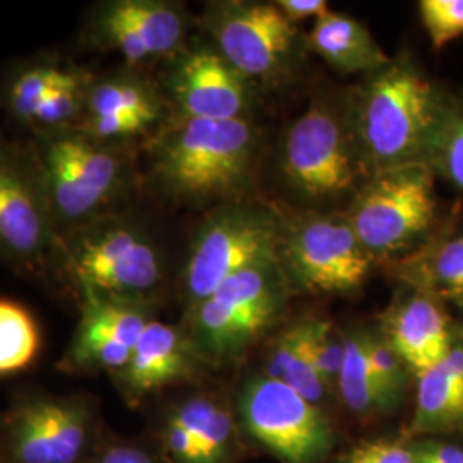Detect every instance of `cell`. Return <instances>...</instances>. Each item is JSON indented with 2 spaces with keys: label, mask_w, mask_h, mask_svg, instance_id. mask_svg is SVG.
Masks as SVG:
<instances>
[{
  "label": "cell",
  "mask_w": 463,
  "mask_h": 463,
  "mask_svg": "<svg viewBox=\"0 0 463 463\" xmlns=\"http://www.w3.org/2000/svg\"><path fill=\"white\" fill-rule=\"evenodd\" d=\"M449 105L414 64L390 62L365 84L357 103L355 137L363 162L373 174L430 166Z\"/></svg>",
  "instance_id": "obj_1"
},
{
  "label": "cell",
  "mask_w": 463,
  "mask_h": 463,
  "mask_svg": "<svg viewBox=\"0 0 463 463\" xmlns=\"http://www.w3.org/2000/svg\"><path fill=\"white\" fill-rule=\"evenodd\" d=\"M201 354L193 338L184 331L151 319L137 340L129 364L116 378L131 402L191 380L198 369Z\"/></svg>",
  "instance_id": "obj_19"
},
{
  "label": "cell",
  "mask_w": 463,
  "mask_h": 463,
  "mask_svg": "<svg viewBox=\"0 0 463 463\" xmlns=\"http://www.w3.org/2000/svg\"><path fill=\"white\" fill-rule=\"evenodd\" d=\"M95 430L90 405L78 397L24 400L9 415L11 463H83Z\"/></svg>",
  "instance_id": "obj_13"
},
{
  "label": "cell",
  "mask_w": 463,
  "mask_h": 463,
  "mask_svg": "<svg viewBox=\"0 0 463 463\" xmlns=\"http://www.w3.org/2000/svg\"><path fill=\"white\" fill-rule=\"evenodd\" d=\"M277 254L279 227L271 216L246 206L222 208L201 227L184 266V298L189 311L232 275L279 260Z\"/></svg>",
  "instance_id": "obj_6"
},
{
  "label": "cell",
  "mask_w": 463,
  "mask_h": 463,
  "mask_svg": "<svg viewBox=\"0 0 463 463\" xmlns=\"http://www.w3.org/2000/svg\"><path fill=\"white\" fill-rule=\"evenodd\" d=\"M93 76L84 69L64 67L57 83L42 101L32 128L36 133H53L80 128L83 122Z\"/></svg>",
  "instance_id": "obj_25"
},
{
  "label": "cell",
  "mask_w": 463,
  "mask_h": 463,
  "mask_svg": "<svg viewBox=\"0 0 463 463\" xmlns=\"http://www.w3.org/2000/svg\"><path fill=\"white\" fill-rule=\"evenodd\" d=\"M306 347L316 373L326 390H336L345 359V338H340L330 323L321 319L304 321Z\"/></svg>",
  "instance_id": "obj_29"
},
{
  "label": "cell",
  "mask_w": 463,
  "mask_h": 463,
  "mask_svg": "<svg viewBox=\"0 0 463 463\" xmlns=\"http://www.w3.org/2000/svg\"><path fill=\"white\" fill-rule=\"evenodd\" d=\"M266 376L285 383L315 405L323 402L328 390L319 380L307 354L304 321L281 333L268 357Z\"/></svg>",
  "instance_id": "obj_24"
},
{
  "label": "cell",
  "mask_w": 463,
  "mask_h": 463,
  "mask_svg": "<svg viewBox=\"0 0 463 463\" xmlns=\"http://www.w3.org/2000/svg\"><path fill=\"white\" fill-rule=\"evenodd\" d=\"M436 208L434 170L414 164L373 174L347 220L376 260L414 246L432 227Z\"/></svg>",
  "instance_id": "obj_5"
},
{
  "label": "cell",
  "mask_w": 463,
  "mask_h": 463,
  "mask_svg": "<svg viewBox=\"0 0 463 463\" xmlns=\"http://www.w3.org/2000/svg\"><path fill=\"white\" fill-rule=\"evenodd\" d=\"M411 436L463 434V330L447 357L417 374V395Z\"/></svg>",
  "instance_id": "obj_21"
},
{
  "label": "cell",
  "mask_w": 463,
  "mask_h": 463,
  "mask_svg": "<svg viewBox=\"0 0 463 463\" xmlns=\"http://www.w3.org/2000/svg\"><path fill=\"white\" fill-rule=\"evenodd\" d=\"M203 24L215 50L242 78H269L280 72L298 38V28L279 5L254 2H215Z\"/></svg>",
  "instance_id": "obj_10"
},
{
  "label": "cell",
  "mask_w": 463,
  "mask_h": 463,
  "mask_svg": "<svg viewBox=\"0 0 463 463\" xmlns=\"http://www.w3.org/2000/svg\"><path fill=\"white\" fill-rule=\"evenodd\" d=\"M309 45L333 69L344 74L378 72L392 62L361 21L331 11L316 19Z\"/></svg>",
  "instance_id": "obj_22"
},
{
  "label": "cell",
  "mask_w": 463,
  "mask_h": 463,
  "mask_svg": "<svg viewBox=\"0 0 463 463\" xmlns=\"http://www.w3.org/2000/svg\"><path fill=\"white\" fill-rule=\"evenodd\" d=\"M91 463H155V460L148 451L120 443L103 448Z\"/></svg>",
  "instance_id": "obj_36"
},
{
  "label": "cell",
  "mask_w": 463,
  "mask_h": 463,
  "mask_svg": "<svg viewBox=\"0 0 463 463\" xmlns=\"http://www.w3.org/2000/svg\"><path fill=\"white\" fill-rule=\"evenodd\" d=\"M34 160L59 237L110 213L129 185V160L122 146L64 129L36 133Z\"/></svg>",
  "instance_id": "obj_3"
},
{
  "label": "cell",
  "mask_w": 463,
  "mask_h": 463,
  "mask_svg": "<svg viewBox=\"0 0 463 463\" xmlns=\"http://www.w3.org/2000/svg\"><path fill=\"white\" fill-rule=\"evenodd\" d=\"M277 5L283 13V16L294 24L298 21L307 19V17L319 19L330 11L328 2H325V0H279Z\"/></svg>",
  "instance_id": "obj_35"
},
{
  "label": "cell",
  "mask_w": 463,
  "mask_h": 463,
  "mask_svg": "<svg viewBox=\"0 0 463 463\" xmlns=\"http://www.w3.org/2000/svg\"><path fill=\"white\" fill-rule=\"evenodd\" d=\"M241 417L249 436L281 462L319 463L333 447V430L325 412L269 376L246 384Z\"/></svg>",
  "instance_id": "obj_8"
},
{
  "label": "cell",
  "mask_w": 463,
  "mask_h": 463,
  "mask_svg": "<svg viewBox=\"0 0 463 463\" xmlns=\"http://www.w3.org/2000/svg\"><path fill=\"white\" fill-rule=\"evenodd\" d=\"M252 149L246 118H177L151 141V172L174 201L208 204L242 187Z\"/></svg>",
  "instance_id": "obj_2"
},
{
  "label": "cell",
  "mask_w": 463,
  "mask_h": 463,
  "mask_svg": "<svg viewBox=\"0 0 463 463\" xmlns=\"http://www.w3.org/2000/svg\"><path fill=\"white\" fill-rule=\"evenodd\" d=\"M412 288L463 307V232L438 235L398 268Z\"/></svg>",
  "instance_id": "obj_23"
},
{
  "label": "cell",
  "mask_w": 463,
  "mask_h": 463,
  "mask_svg": "<svg viewBox=\"0 0 463 463\" xmlns=\"http://www.w3.org/2000/svg\"><path fill=\"white\" fill-rule=\"evenodd\" d=\"M355 145L338 117L323 105H313L285 137V175L307 196L342 194L361 174L363 158Z\"/></svg>",
  "instance_id": "obj_12"
},
{
  "label": "cell",
  "mask_w": 463,
  "mask_h": 463,
  "mask_svg": "<svg viewBox=\"0 0 463 463\" xmlns=\"http://www.w3.org/2000/svg\"><path fill=\"white\" fill-rule=\"evenodd\" d=\"M420 19L436 49L463 34V0H422Z\"/></svg>",
  "instance_id": "obj_32"
},
{
  "label": "cell",
  "mask_w": 463,
  "mask_h": 463,
  "mask_svg": "<svg viewBox=\"0 0 463 463\" xmlns=\"http://www.w3.org/2000/svg\"><path fill=\"white\" fill-rule=\"evenodd\" d=\"M166 86L179 109V118H244L248 86L233 67L212 47H196L177 57Z\"/></svg>",
  "instance_id": "obj_16"
},
{
  "label": "cell",
  "mask_w": 463,
  "mask_h": 463,
  "mask_svg": "<svg viewBox=\"0 0 463 463\" xmlns=\"http://www.w3.org/2000/svg\"><path fill=\"white\" fill-rule=\"evenodd\" d=\"M64 271L80 298L146 302L162 280V261L148 235L110 215L61 239Z\"/></svg>",
  "instance_id": "obj_4"
},
{
  "label": "cell",
  "mask_w": 463,
  "mask_h": 463,
  "mask_svg": "<svg viewBox=\"0 0 463 463\" xmlns=\"http://www.w3.org/2000/svg\"><path fill=\"white\" fill-rule=\"evenodd\" d=\"M367 361L371 371L378 381L386 397L397 403L398 398L405 392L409 373H412L403 359L388 344L384 336H374L367 333Z\"/></svg>",
  "instance_id": "obj_31"
},
{
  "label": "cell",
  "mask_w": 463,
  "mask_h": 463,
  "mask_svg": "<svg viewBox=\"0 0 463 463\" xmlns=\"http://www.w3.org/2000/svg\"><path fill=\"white\" fill-rule=\"evenodd\" d=\"M338 393L355 414H373L393 407L374 378L367 361V333H355L345 338V359L338 380Z\"/></svg>",
  "instance_id": "obj_26"
},
{
  "label": "cell",
  "mask_w": 463,
  "mask_h": 463,
  "mask_svg": "<svg viewBox=\"0 0 463 463\" xmlns=\"http://www.w3.org/2000/svg\"><path fill=\"white\" fill-rule=\"evenodd\" d=\"M164 116V103L145 80L134 74L95 78L80 129L107 145L122 146L148 133Z\"/></svg>",
  "instance_id": "obj_17"
},
{
  "label": "cell",
  "mask_w": 463,
  "mask_h": 463,
  "mask_svg": "<svg viewBox=\"0 0 463 463\" xmlns=\"http://www.w3.org/2000/svg\"><path fill=\"white\" fill-rule=\"evenodd\" d=\"M414 448L415 463H463V441L451 436H430Z\"/></svg>",
  "instance_id": "obj_34"
},
{
  "label": "cell",
  "mask_w": 463,
  "mask_h": 463,
  "mask_svg": "<svg viewBox=\"0 0 463 463\" xmlns=\"http://www.w3.org/2000/svg\"><path fill=\"white\" fill-rule=\"evenodd\" d=\"M148 304L84 296L81 319L57 367L69 374L112 373L129 364L148 326Z\"/></svg>",
  "instance_id": "obj_14"
},
{
  "label": "cell",
  "mask_w": 463,
  "mask_h": 463,
  "mask_svg": "<svg viewBox=\"0 0 463 463\" xmlns=\"http://www.w3.org/2000/svg\"><path fill=\"white\" fill-rule=\"evenodd\" d=\"M430 168L463 191V99L451 101L432 153Z\"/></svg>",
  "instance_id": "obj_30"
},
{
  "label": "cell",
  "mask_w": 463,
  "mask_h": 463,
  "mask_svg": "<svg viewBox=\"0 0 463 463\" xmlns=\"http://www.w3.org/2000/svg\"><path fill=\"white\" fill-rule=\"evenodd\" d=\"M269 260L232 275L194 309L191 333L203 359L220 361L244 347L279 311L277 268Z\"/></svg>",
  "instance_id": "obj_7"
},
{
  "label": "cell",
  "mask_w": 463,
  "mask_h": 463,
  "mask_svg": "<svg viewBox=\"0 0 463 463\" xmlns=\"http://www.w3.org/2000/svg\"><path fill=\"white\" fill-rule=\"evenodd\" d=\"M0 141H2V139H0Z\"/></svg>",
  "instance_id": "obj_37"
},
{
  "label": "cell",
  "mask_w": 463,
  "mask_h": 463,
  "mask_svg": "<svg viewBox=\"0 0 463 463\" xmlns=\"http://www.w3.org/2000/svg\"><path fill=\"white\" fill-rule=\"evenodd\" d=\"M233 434L225 405L206 395L187 398L166 415L162 443L172 463H223Z\"/></svg>",
  "instance_id": "obj_20"
},
{
  "label": "cell",
  "mask_w": 463,
  "mask_h": 463,
  "mask_svg": "<svg viewBox=\"0 0 463 463\" xmlns=\"http://www.w3.org/2000/svg\"><path fill=\"white\" fill-rule=\"evenodd\" d=\"M457 333L443 300L417 288L398 298L384 319V338L415 376L447 357Z\"/></svg>",
  "instance_id": "obj_18"
},
{
  "label": "cell",
  "mask_w": 463,
  "mask_h": 463,
  "mask_svg": "<svg viewBox=\"0 0 463 463\" xmlns=\"http://www.w3.org/2000/svg\"><path fill=\"white\" fill-rule=\"evenodd\" d=\"M281 250L294 280L311 292H355L374 261L342 216L302 220L287 235Z\"/></svg>",
  "instance_id": "obj_11"
},
{
  "label": "cell",
  "mask_w": 463,
  "mask_h": 463,
  "mask_svg": "<svg viewBox=\"0 0 463 463\" xmlns=\"http://www.w3.org/2000/svg\"><path fill=\"white\" fill-rule=\"evenodd\" d=\"M59 246L33 151L0 141V254L34 266Z\"/></svg>",
  "instance_id": "obj_9"
},
{
  "label": "cell",
  "mask_w": 463,
  "mask_h": 463,
  "mask_svg": "<svg viewBox=\"0 0 463 463\" xmlns=\"http://www.w3.org/2000/svg\"><path fill=\"white\" fill-rule=\"evenodd\" d=\"M91 42L116 50L129 64L175 55L185 38L183 11L160 0H116L97 9L90 23Z\"/></svg>",
  "instance_id": "obj_15"
},
{
  "label": "cell",
  "mask_w": 463,
  "mask_h": 463,
  "mask_svg": "<svg viewBox=\"0 0 463 463\" xmlns=\"http://www.w3.org/2000/svg\"><path fill=\"white\" fill-rule=\"evenodd\" d=\"M40 331L17 302L0 298V376L26 369L38 355Z\"/></svg>",
  "instance_id": "obj_27"
},
{
  "label": "cell",
  "mask_w": 463,
  "mask_h": 463,
  "mask_svg": "<svg viewBox=\"0 0 463 463\" xmlns=\"http://www.w3.org/2000/svg\"><path fill=\"white\" fill-rule=\"evenodd\" d=\"M342 463H415V448L403 439H376L352 449Z\"/></svg>",
  "instance_id": "obj_33"
},
{
  "label": "cell",
  "mask_w": 463,
  "mask_h": 463,
  "mask_svg": "<svg viewBox=\"0 0 463 463\" xmlns=\"http://www.w3.org/2000/svg\"><path fill=\"white\" fill-rule=\"evenodd\" d=\"M62 69L55 62H34L17 74L7 91V105L17 120L33 124L42 101L57 83Z\"/></svg>",
  "instance_id": "obj_28"
}]
</instances>
